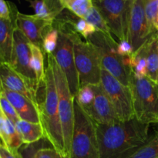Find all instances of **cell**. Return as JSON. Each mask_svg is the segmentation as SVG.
Masks as SVG:
<instances>
[{"label":"cell","mask_w":158,"mask_h":158,"mask_svg":"<svg viewBox=\"0 0 158 158\" xmlns=\"http://www.w3.org/2000/svg\"><path fill=\"white\" fill-rule=\"evenodd\" d=\"M149 127L135 117L110 125L97 123L100 158L126 157L146 143Z\"/></svg>","instance_id":"1"},{"label":"cell","mask_w":158,"mask_h":158,"mask_svg":"<svg viewBox=\"0 0 158 158\" xmlns=\"http://www.w3.org/2000/svg\"><path fill=\"white\" fill-rule=\"evenodd\" d=\"M43 89L44 98L40 104V108L45 138L63 157L68 158L60 122L56 86L52 67L48 63Z\"/></svg>","instance_id":"2"},{"label":"cell","mask_w":158,"mask_h":158,"mask_svg":"<svg viewBox=\"0 0 158 158\" xmlns=\"http://www.w3.org/2000/svg\"><path fill=\"white\" fill-rule=\"evenodd\" d=\"M129 87L135 118L145 124H157L158 83L148 77H137L130 69Z\"/></svg>","instance_id":"3"},{"label":"cell","mask_w":158,"mask_h":158,"mask_svg":"<svg viewBox=\"0 0 158 158\" xmlns=\"http://www.w3.org/2000/svg\"><path fill=\"white\" fill-rule=\"evenodd\" d=\"M66 26L68 34L73 43L74 58L80 86L100 84L102 65L97 48L90 42L83 41L70 25L66 23Z\"/></svg>","instance_id":"4"},{"label":"cell","mask_w":158,"mask_h":158,"mask_svg":"<svg viewBox=\"0 0 158 158\" xmlns=\"http://www.w3.org/2000/svg\"><path fill=\"white\" fill-rule=\"evenodd\" d=\"M75 122L71 143L70 158H100L97 123L74 102Z\"/></svg>","instance_id":"5"},{"label":"cell","mask_w":158,"mask_h":158,"mask_svg":"<svg viewBox=\"0 0 158 158\" xmlns=\"http://www.w3.org/2000/svg\"><path fill=\"white\" fill-rule=\"evenodd\" d=\"M47 63L51 66L53 72L59 101V112L63 130V140L68 158H70L71 143L75 122V97L69 89L67 80L63 71L60 69L52 54L47 55Z\"/></svg>","instance_id":"6"},{"label":"cell","mask_w":158,"mask_h":158,"mask_svg":"<svg viewBox=\"0 0 158 158\" xmlns=\"http://www.w3.org/2000/svg\"><path fill=\"white\" fill-rule=\"evenodd\" d=\"M86 41L90 42L97 48L101 61L102 68L120 80L125 86H129L130 68L124 65L123 57L117 52L118 43L113 37H109L97 31Z\"/></svg>","instance_id":"7"},{"label":"cell","mask_w":158,"mask_h":158,"mask_svg":"<svg viewBox=\"0 0 158 158\" xmlns=\"http://www.w3.org/2000/svg\"><path fill=\"white\" fill-rule=\"evenodd\" d=\"M54 23L59 29V40L52 55L64 73L71 94L75 97L80 89V80L76 68L73 43L68 34L66 23L59 18L54 21Z\"/></svg>","instance_id":"8"},{"label":"cell","mask_w":158,"mask_h":158,"mask_svg":"<svg viewBox=\"0 0 158 158\" xmlns=\"http://www.w3.org/2000/svg\"><path fill=\"white\" fill-rule=\"evenodd\" d=\"M134 0H93L106 20L111 33L120 41L127 40L130 15Z\"/></svg>","instance_id":"9"},{"label":"cell","mask_w":158,"mask_h":158,"mask_svg":"<svg viewBox=\"0 0 158 158\" xmlns=\"http://www.w3.org/2000/svg\"><path fill=\"white\" fill-rule=\"evenodd\" d=\"M100 85L110 100L120 121H127L135 117L132 95L129 86H125L103 68Z\"/></svg>","instance_id":"10"},{"label":"cell","mask_w":158,"mask_h":158,"mask_svg":"<svg viewBox=\"0 0 158 158\" xmlns=\"http://www.w3.org/2000/svg\"><path fill=\"white\" fill-rule=\"evenodd\" d=\"M9 64L39 93L40 87L32 67L31 43L19 28L14 33L13 51Z\"/></svg>","instance_id":"11"},{"label":"cell","mask_w":158,"mask_h":158,"mask_svg":"<svg viewBox=\"0 0 158 158\" xmlns=\"http://www.w3.org/2000/svg\"><path fill=\"white\" fill-rule=\"evenodd\" d=\"M151 35L145 13V0H134L127 33V40L132 45L134 52L138 51Z\"/></svg>","instance_id":"12"},{"label":"cell","mask_w":158,"mask_h":158,"mask_svg":"<svg viewBox=\"0 0 158 158\" xmlns=\"http://www.w3.org/2000/svg\"><path fill=\"white\" fill-rule=\"evenodd\" d=\"M95 98L90 107L85 112L97 124L110 125L120 121L115 109L101 85H94Z\"/></svg>","instance_id":"13"},{"label":"cell","mask_w":158,"mask_h":158,"mask_svg":"<svg viewBox=\"0 0 158 158\" xmlns=\"http://www.w3.org/2000/svg\"><path fill=\"white\" fill-rule=\"evenodd\" d=\"M10 8V19H0V63H10L14 45V33L18 28L19 10L14 3L8 1Z\"/></svg>","instance_id":"14"},{"label":"cell","mask_w":158,"mask_h":158,"mask_svg":"<svg viewBox=\"0 0 158 158\" xmlns=\"http://www.w3.org/2000/svg\"><path fill=\"white\" fill-rule=\"evenodd\" d=\"M0 80L1 86L8 89L26 96L38 105V92L19 74L9 63H1L0 65Z\"/></svg>","instance_id":"15"},{"label":"cell","mask_w":158,"mask_h":158,"mask_svg":"<svg viewBox=\"0 0 158 158\" xmlns=\"http://www.w3.org/2000/svg\"><path fill=\"white\" fill-rule=\"evenodd\" d=\"M53 23L43 19L35 15H26L21 12H19L17 19L19 29L31 43L39 46L42 49L45 33Z\"/></svg>","instance_id":"16"},{"label":"cell","mask_w":158,"mask_h":158,"mask_svg":"<svg viewBox=\"0 0 158 158\" xmlns=\"http://www.w3.org/2000/svg\"><path fill=\"white\" fill-rule=\"evenodd\" d=\"M0 93L4 94L15 108L21 120L32 123H41L40 105L26 96L0 86Z\"/></svg>","instance_id":"17"},{"label":"cell","mask_w":158,"mask_h":158,"mask_svg":"<svg viewBox=\"0 0 158 158\" xmlns=\"http://www.w3.org/2000/svg\"><path fill=\"white\" fill-rule=\"evenodd\" d=\"M0 137L1 143L12 152H17L23 146V139L15 124L0 110Z\"/></svg>","instance_id":"18"},{"label":"cell","mask_w":158,"mask_h":158,"mask_svg":"<svg viewBox=\"0 0 158 158\" xmlns=\"http://www.w3.org/2000/svg\"><path fill=\"white\" fill-rule=\"evenodd\" d=\"M140 49L146 59L148 77L158 83V32L151 35Z\"/></svg>","instance_id":"19"},{"label":"cell","mask_w":158,"mask_h":158,"mask_svg":"<svg viewBox=\"0 0 158 158\" xmlns=\"http://www.w3.org/2000/svg\"><path fill=\"white\" fill-rule=\"evenodd\" d=\"M35 11V15L43 19L53 23L63 12L60 0H27Z\"/></svg>","instance_id":"20"},{"label":"cell","mask_w":158,"mask_h":158,"mask_svg":"<svg viewBox=\"0 0 158 158\" xmlns=\"http://www.w3.org/2000/svg\"><path fill=\"white\" fill-rule=\"evenodd\" d=\"M24 144L36 143L45 138V133L41 123H32L19 120L15 124Z\"/></svg>","instance_id":"21"},{"label":"cell","mask_w":158,"mask_h":158,"mask_svg":"<svg viewBox=\"0 0 158 158\" xmlns=\"http://www.w3.org/2000/svg\"><path fill=\"white\" fill-rule=\"evenodd\" d=\"M146 143L124 158H158V123Z\"/></svg>","instance_id":"22"},{"label":"cell","mask_w":158,"mask_h":158,"mask_svg":"<svg viewBox=\"0 0 158 158\" xmlns=\"http://www.w3.org/2000/svg\"><path fill=\"white\" fill-rule=\"evenodd\" d=\"M32 51V67L36 77L39 87L43 86L45 77H46V68L44 66V52L39 46L31 43Z\"/></svg>","instance_id":"23"},{"label":"cell","mask_w":158,"mask_h":158,"mask_svg":"<svg viewBox=\"0 0 158 158\" xmlns=\"http://www.w3.org/2000/svg\"><path fill=\"white\" fill-rule=\"evenodd\" d=\"M60 2L63 9L83 19L94 7L93 0H60Z\"/></svg>","instance_id":"24"},{"label":"cell","mask_w":158,"mask_h":158,"mask_svg":"<svg viewBox=\"0 0 158 158\" xmlns=\"http://www.w3.org/2000/svg\"><path fill=\"white\" fill-rule=\"evenodd\" d=\"M95 98L94 85L86 84L80 86L75 97L76 101L84 111L87 110L92 105Z\"/></svg>","instance_id":"25"},{"label":"cell","mask_w":158,"mask_h":158,"mask_svg":"<svg viewBox=\"0 0 158 158\" xmlns=\"http://www.w3.org/2000/svg\"><path fill=\"white\" fill-rule=\"evenodd\" d=\"M84 19L86 20L88 23L94 25L97 29V31H99V32L105 34L109 37H113L111 35L110 29L106 20L104 19L101 13L99 12L98 9L94 6L92 8V9L89 11V13L86 15V16L85 17Z\"/></svg>","instance_id":"26"},{"label":"cell","mask_w":158,"mask_h":158,"mask_svg":"<svg viewBox=\"0 0 158 158\" xmlns=\"http://www.w3.org/2000/svg\"><path fill=\"white\" fill-rule=\"evenodd\" d=\"M145 13L150 32H158V0H145Z\"/></svg>","instance_id":"27"},{"label":"cell","mask_w":158,"mask_h":158,"mask_svg":"<svg viewBox=\"0 0 158 158\" xmlns=\"http://www.w3.org/2000/svg\"><path fill=\"white\" fill-rule=\"evenodd\" d=\"M59 40V29L55 23L46 30L43 37V50L45 53L52 54L56 49Z\"/></svg>","instance_id":"28"},{"label":"cell","mask_w":158,"mask_h":158,"mask_svg":"<svg viewBox=\"0 0 158 158\" xmlns=\"http://www.w3.org/2000/svg\"><path fill=\"white\" fill-rule=\"evenodd\" d=\"M0 110L8 117L9 120L15 124L17 121L21 119L19 117L18 114L15 111V108L13 107L10 102L9 101L6 96L3 94L0 93Z\"/></svg>","instance_id":"29"},{"label":"cell","mask_w":158,"mask_h":158,"mask_svg":"<svg viewBox=\"0 0 158 158\" xmlns=\"http://www.w3.org/2000/svg\"><path fill=\"white\" fill-rule=\"evenodd\" d=\"M45 140L46 138H43V140L30 144H23L20 148L19 153L21 154L23 158H36L37 151L41 148L44 147Z\"/></svg>","instance_id":"30"},{"label":"cell","mask_w":158,"mask_h":158,"mask_svg":"<svg viewBox=\"0 0 158 158\" xmlns=\"http://www.w3.org/2000/svg\"><path fill=\"white\" fill-rule=\"evenodd\" d=\"M117 52L122 57L131 56L134 52L132 45L127 40H121L117 44Z\"/></svg>","instance_id":"31"},{"label":"cell","mask_w":158,"mask_h":158,"mask_svg":"<svg viewBox=\"0 0 158 158\" xmlns=\"http://www.w3.org/2000/svg\"><path fill=\"white\" fill-rule=\"evenodd\" d=\"M36 158H65L63 157L56 150L53 148H46L43 147L40 148L36 154Z\"/></svg>","instance_id":"32"},{"label":"cell","mask_w":158,"mask_h":158,"mask_svg":"<svg viewBox=\"0 0 158 158\" xmlns=\"http://www.w3.org/2000/svg\"><path fill=\"white\" fill-rule=\"evenodd\" d=\"M0 158H23L19 151L17 152H12L3 144L0 145Z\"/></svg>","instance_id":"33"},{"label":"cell","mask_w":158,"mask_h":158,"mask_svg":"<svg viewBox=\"0 0 158 158\" xmlns=\"http://www.w3.org/2000/svg\"><path fill=\"white\" fill-rule=\"evenodd\" d=\"M10 8L6 0H0V19H10Z\"/></svg>","instance_id":"34"}]
</instances>
